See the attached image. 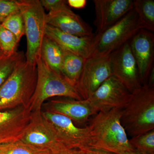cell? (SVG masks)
Returning a JSON list of instances; mask_svg holds the SVG:
<instances>
[{
    "mask_svg": "<svg viewBox=\"0 0 154 154\" xmlns=\"http://www.w3.org/2000/svg\"><path fill=\"white\" fill-rule=\"evenodd\" d=\"M122 108L100 111L86 127L88 146L116 154L134 150L127 134L122 125Z\"/></svg>",
    "mask_w": 154,
    "mask_h": 154,
    "instance_id": "1",
    "label": "cell"
},
{
    "mask_svg": "<svg viewBox=\"0 0 154 154\" xmlns=\"http://www.w3.org/2000/svg\"><path fill=\"white\" fill-rule=\"evenodd\" d=\"M121 121L131 137L154 129V88L145 85L131 94L122 109Z\"/></svg>",
    "mask_w": 154,
    "mask_h": 154,
    "instance_id": "2",
    "label": "cell"
},
{
    "mask_svg": "<svg viewBox=\"0 0 154 154\" xmlns=\"http://www.w3.org/2000/svg\"><path fill=\"white\" fill-rule=\"evenodd\" d=\"M35 91L26 108L31 114L41 113L47 99L55 97L83 100L75 87L48 66L41 57L36 63Z\"/></svg>",
    "mask_w": 154,
    "mask_h": 154,
    "instance_id": "3",
    "label": "cell"
},
{
    "mask_svg": "<svg viewBox=\"0 0 154 154\" xmlns=\"http://www.w3.org/2000/svg\"><path fill=\"white\" fill-rule=\"evenodd\" d=\"M36 66L22 60L0 87V110L27 107L36 88Z\"/></svg>",
    "mask_w": 154,
    "mask_h": 154,
    "instance_id": "4",
    "label": "cell"
},
{
    "mask_svg": "<svg viewBox=\"0 0 154 154\" xmlns=\"http://www.w3.org/2000/svg\"><path fill=\"white\" fill-rule=\"evenodd\" d=\"M17 2L25 22L27 42L25 60L36 66L41 57L42 45L45 36L46 14L39 0H18Z\"/></svg>",
    "mask_w": 154,
    "mask_h": 154,
    "instance_id": "5",
    "label": "cell"
},
{
    "mask_svg": "<svg viewBox=\"0 0 154 154\" xmlns=\"http://www.w3.org/2000/svg\"><path fill=\"white\" fill-rule=\"evenodd\" d=\"M141 29L137 14L133 8L113 25L95 35L90 57L110 54L129 41Z\"/></svg>",
    "mask_w": 154,
    "mask_h": 154,
    "instance_id": "6",
    "label": "cell"
},
{
    "mask_svg": "<svg viewBox=\"0 0 154 154\" xmlns=\"http://www.w3.org/2000/svg\"><path fill=\"white\" fill-rule=\"evenodd\" d=\"M41 115L45 123L59 143L75 149L88 146L86 127H78L69 118L48 110H42Z\"/></svg>",
    "mask_w": 154,
    "mask_h": 154,
    "instance_id": "7",
    "label": "cell"
},
{
    "mask_svg": "<svg viewBox=\"0 0 154 154\" xmlns=\"http://www.w3.org/2000/svg\"><path fill=\"white\" fill-rule=\"evenodd\" d=\"M111 54L86 59L75 86L83 100L88 99L107 79L113 75Z\"/></svg>",
    "mask_w": 154,
    "mask_h": 154,
    "instance_id": "8",
    "label": "cell"
},
{
    "mask_svg": "<svg viewBox=\"0 0 154 154\" xmlns=\"http://www.w3.org/2000/svg\"><path fill=\"white\" fill-rule=\"evenodd\" d=\"M131 95L126 87L117 78L112 75L86 100L98 113L114 108H124Z\"/></svg>",
    "mask_w": 154,
    "mask_h": 154,
    "instance_id": "9",
    "label": "cell"
},
{
    "mask_svg": "<svg viewBox=\"0 0 154 154\" xmlns=\"http://www.w3.org/2000/svg\"><path fill=\"white\" fill-rule=\"evenodd\" d=\"M111 64L113 75L126 87L131 94L142 86L137 64L128 42L111 53Z\"/></svg>",
    "mask_w": 154,
    "mask_h": 154,
    "instance_id": "10",
    "label": "cell"
},
{
    "mask_svg": "<svg viewBox=\"0 0 154 154\" xmlns=\"http://www.w3.org/2000/svg\"><path fill=\"white\" fill-rule=\"evenodd\" d=\"M128 42L137 64L141 84L147 85L149 75L154 67V33L141 29Z\"/></svg>",
    "mask_w": 154,
    "mask_h": 154,
    "instance_id": "11",
    "label": "cell"
},
{
    "mask_svg": "<svg viewBox=\"0 0 154 154\" xmlns=\"http://www.w3.org/2000/svg\"><path fill=\"white\" fill-rule=\"evenodd\" d=\"M32 119L25 107L0 110V145L19 141Z\"/></svg>",
    "mask_w": 154,
    "mask_h": 154,
    "instance_id": "12",
    "label": "cell"
},
{
    "mask_svg": "<svg viewBox=\"0 0 154 154\" xmlns=\"http://www.w3.org/2000/svg\"><path fill=\"white\" fill-rule=\"evenodd\" d=\"M95 35L113 25L133 8V0H94Z\"/></svg>",
    "mask_w": 154,
    "mask_h": 154,
    "instance_id": "13",
    "label": "cell"
},
{
    "mask_svg": "<svg viewBox=\"0 0 154 154\" xmlns=\"http://www.w3.org/2000/svg\"><path fill=\"white\" fill-rule=\"evenodd\" d=\"M19 141L35 148L49 151L51 154L64 146L55 139L43 121L41 113L32 114L30 124Z\"/></svg>",
    "mask_w": 154,
    "mask_h": 154,
    "instance_id": "14",
    "label": "cell"
},
{
    "mask_svg": "<svg viewBox=\"0 0 154 154\" xmlns=\"http://www.w3.org/2000/svg\"><path fill=\"white\" fill-rule=\"evenodd\" d=\"M45 35L55 42L64 50L84 58L91 56L95 34L88 37H79L64 33L49 25H46Z\"/></svg>",
    "mask_w": 154,
    "mask_h": 154,
    "instance_id": "15",
    "label": "cell"
},
{
    "mask_svg": "<svg viewBox=\"0 0 154 154\" xmlns=\"http://www.w3.org/2000/svg\"><path fill=\"white\" fill-rule=\"evenodd\" d=\"M47 110L66 116L80 124L85 123L96 112L87 100L68 98L52 99L48 104Z\"/></svg>",
    "mask_w": 154,
    "mask_h": 154,
    "instance_id": "16",
    "label": "cell"
},
{
    "mask_svg": "<svg viewBox=\"0 0 154 154\" xmlns=\"http://www.w3.org/2000/svg\"><path fill=\"white\" fill-rule=\"evenodd\" d=\"M47 25L64 33L79 36L88 37L94 35L92 28L73 11H60L46 14Z\"/></svg>",
    "mask_w": 154,
    "mask_h": 154,
    "instance_id": "17",
    "label": "cell"
},
{
    "mask_svg": "<svg viewBox=\"0 0 154 154\" xmlns=\"http://www.w3.org/2000/svg\"><path fill=\"white\" fill-rule=\"evenodd\" d=\"M63 55V50L45 35L42 45L41 57L50 68L61 76Z\"/></svg>",
    "mask_w": 154,
    "mask_h": 154,
    "instance_id": "18",
    "label": "cell"
},
{
    "mask_svg": "<svg viewBox=\"0 0 154 154\" xmlns=\"http://www.w3.org/2000/svg\"><path fill=\"white\" fill-rule=\"evenodd\" d=\"M85 60L82 57L64 50L61 70L62 76L75 87L79 79Z\"/></svg>",
    "mask_w": 154,
    "mask_h": 154,
    "instance_id": "19",
    "label": "cell"
},
{
    "mask_svg": "<svg viewBox=\"0 0 154 154\" xmlns=\"http://www.w3.org/2000/svg\"><path fill=\"white\" fill-rule=\"evenodd\" d=\"M134 9L142 29L154 32V0H134Z\"/></svg>",
    "mask_w": 154,
    "mask_h": 154,
    "instance_id": "20",
    "label": "cell"
},
{
    "mask_svg": "<svg viewBox=\"0 0 154 154\" xmlns=\"http://www.w3.org/2000/svg\"><path fill=\"white\" fill-rule=\"evenodd\" d=\"M23 51H16L11 54L0 53V87L5 83L16 66L25 59Z\"/></svg>",
    "mask_w": 154,
    "mask_h": 154,
    "instance_id": "21",
    "label": "cell"
},
{
    "mask_svg": "<svg viewBox=\"0 0 154 154\" xmlns=\"http://www.w3.org/2000/svg\"><path fill=\"white\" fill-rule=\"evenodd\" d=\"M0 154H51V153L49 151L35 148L19 141L0 145Z\"/></svg>",
    "mask_w": 154,
    "mask_h": 154,
    "instance_id": "22",
    "label": "cell"
},
{
    "mask_svg": "<svg viewBox=\"0 0 154 154\" xmlns=\"http://www.w3.org/2000/svg\"><path fill=\"white\" fill-rule=\"evenodd\" d=\"M129 143L134 149L148 154H154V129L133 137Z\"/></svg>",
    "mask_w": 154,
    "mask_h": 154,
    "instance_id": "23",
    "label": "cell"
},
{
    "mask_svg": "<svg viewBox=\"0 0 154 154\" xmlns=\"http://www.w3.org/2000/svg\"><path fill=\"white\" fill-rule=\"evenodd\" d=\"M1 24L15 35L19 42L25 35V22L20 11L12 14Z\"/></svg>",
    "mask_w": 154,
    "mask_h": 154,
    "instance_id": "24",
    "label": "cell"
},
{
    "mask_svg": "<svg viewBox=\"0 0 154 154\" xmlns=\"http://www.w3.org/2000/svg\"><path fill=\"white\" fill-rule=\"evenodd\" d=\"M19 42L15 35L0 23V46L2 52L8 54L16 52Z\"/></svg>",
    "mask_w": 154,
    "mask_h": 154,
    "instance_id": "25",
    "label": "cell"
},
{
    "mask_svg": "<svg viewBox=\"0 0 154 154\" xmlns=\"http://www.w3.org/2000/svg\"><path fill=\"white\" fill-rule=\"evenodd\" d=\"M19 11L17 1L0 0V23L12 14Z\"/></svg>",
    "mask_w": 154,
    "mask_h": 154,
    "instance_id": "26",
    "label": "cell"
},
{
    "mask_svg": "<svg viewBox=\"0 0 154 154\" xmlns=\"http://www.w3.org/2000/svg\"><path fill=\"white\" fill-rule=\"evenodd\" d=\"M42 5L49 13H55L60 11H71L68 5L67 1L63 0H40Z\"/></svg>",
    "mask_w": 154,
    "mask_h": 154,
    "instance_id": "27",
    "label": "cell"
},
{
    "mask_svg": "<svg viewBox=\"0 0 154 154\" xmlns=\"http://www.w3.org/2000/svg\"><path fill=\"white\" fill-rule=\"evenodd\" d=\"M78 150L79 154H116L89 146H86Z\"/></svg>",
    "mask_w": 154,
    "mask_h": 154,
    "instance_id": "28",
    "label": "cell"
},
{
    "mask_svg": "<svg viewBox=\"0 0 154 154\" xmlns=\"http://www.w3.org/2000/svg\"><path fill=\"white\" fill-rule=\"evenodd\" d=\"M68 5L69 7L78 9H84L87 4L86 0H68L67 1Z\"/></svg>",
    "mask_w": 154,
    "mask_h": 154,
    "instance_id": "29",
    "label": "cell"
},
{
    "mask_svg": "<svg viewBox=\"0 0 154 154\" xmlns=\"http://www.w3.org/2000/svg\"><path fill=\"white\" fill-rule=\"evenodd\" d=\"M51 154H79L78 149L63 146Z\"/></svg>",
    "mask_w": 154,
    "mask_h": 154,
    "instance_id": "30",
    "label": "cell"
},
{
    "mask_svg": "<svg viewBox=\"0 0 154 154\" xmlns=\"http://www.w3.org/2000/svg\"><path fill=\"white\" fill-rule=\"evenodd\" d=\"M147 85L150 88H154V67L152 68L149 75Z\"/></svg>",
    "mask_w": 154,
    "mask_h": 154,
    "instance_id": "31",
    "label": "cell"
},
{
    "mask_svg": "<svg viewBox=\"0 0 154 154\" xmlns=\"http://www.w3.org/2000/svg\"><path fill=\"white\" fill-rule=\"evenodd\" d=\"M124 154H148L142 152L134 149V150L131 151L126 152Z\"/></svg>",
    "mask_w": 154,
    "mask_h": 154,
    "instance_id": "32",
    "label": "cell"
},
{
    "mask_svg": "<svg viewBox=\"0 0 154 154\" xmlns=\"http://www.w3.org/2000/svg\"><path fill=\"white\" fill-rule=\"evenodd\" d=\"M2 52H2V49H1V46H0V53H2Z\"/></svg>",
    "mask_w": 154,
    "mask_h": 154,
    "instance_id": "33",
    "label": "cell"
}]
</instances>
